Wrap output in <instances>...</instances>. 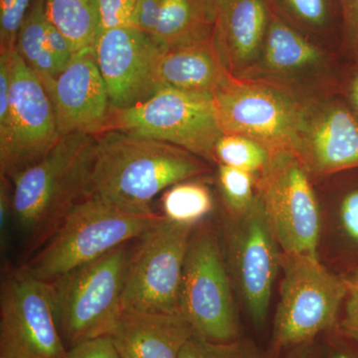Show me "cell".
Wrapping results in <instances>:
<instances>
[{
    "mask_svg": "<svg viewBox=\"0 0 358 358\" xmlns=\"http://www.w3.org/2000/svg\"><path fill=\"white\" fill-rule=\"evenodd\" d=\"M229 248L233 273L254 324L265 322L273 287L281 268V247L260 199L230 222Z\"/></svg>",
    "mask_w": 358,
    "mask_h": 358,
    "instance_id": "5bb4252c",
    "label": "cell"
},
{
    "mask_svg": "<svg viewBox=\"0 0 358 358\" xmlns=\"http://www.w3.org/2000/svg\"><path fill=\"white\" fill-rule=\"evenodd\" d=\"M34 0H0V53L15 51L21 26Z\"/></svg>",
    "mask_w": 358,
    "mask_h": 358,
    "instance_id": "f1b7e54d",
    "label": "cell"
},
{
    "mask_svg": "<svg viewBox=\"0 0 358 358\" xmlns=\"http://www.w3.org/2000/svg\"><path fill=\"white\" fill-rule=\"evenodd\" d=\"M217 0H164L152 36L164 49L211 41Z\"/></svg>",
    "mask_w": 358,
    "mask_h": 358,
    "instance_id": "ffe728a7",
    "label": "cell"
},
{
    "mask_svg": "<svg viewBox=\"0 0 358 358\" xmlns=\"http://www.w3.org/2000/svg\"><path fill=\"white\" fill-rule=\"evenodd\" d=\"M200 157L183 148L119 131L94 136L84 197L150 211L159 193L206 173Z\"/></svg>",
    "mask_w": 358,
    "mask_h": 358,
    "instance_id": "6da1fadb",
    "label": "cell"
},
{
    "mask_svg": "<svg viewBox=\"0 0 358 358\" xmlns=\"http://www.w3.org/2000/svg\"><path fill=\"white\" fill-rule=\"evenodd\" d=\"M66 358H121L110 334L88 339L72 346Z\"/></svg>",
    "mask_w": 358,
    "mask_h": 358,
    "instance_id": "1f68e13d",
    "label": "cell"
},
{
    "mask_svg": "<svg viewBox=\"0 0 358 358\" xmlns=\"http://www.w3.org/2000/svg\"><path fill=\"white\" fill-rule=\"evenodd\" d=\"M296 358H301V357H296Z\"/></svg>",
    "mask_w": 358,
    "mask_h": 358,
    "instance_id": "60d3db41",
    "label": "cell"
},
{
    "mask_svg": "<svg viewBox=\"0 0 358 358\" xmlns=\"http://www.w3.org/2000/svg\"><path fill=\"white\" fill-rule=\"evenodd\" d=\"M0 233H1V246L4 248L7 241V233L13 219V187L11 182L6 176H0Z\"/></svg>",
    "mask_w": 358,
    "mask_h": 358,
    "instance_id": "d590c367",
    "label": "cell"
},
{
    "mask_svg": "<svg viewBox=\"0 0 358 358\" xmlns=\"http://www.w3.org/2000/svg\"><path fill=\"white\" fill-rule=\"evenodd\" d=\"M299 159L308 171L322 176L358 169L357 120L341 107L307 117Z\"/></svg>",
    "mask_w": 358,
    "mask_h": 358,
    "instance_id": "2e32d148",
    "label": "cell"
},
{
    "mask_svg": "<svg viewBox=\"0 0 358 358\" xmlns=\"http://www.w3.org/2000/svg\"><path fill=\"white\" fill-rule=\"evenodd\" d=\"M103 30L129 26L136 0H99Z\"/></svg>",
    "mask_w": 358,
    "mask_h": 358,
    "instance_id": "4dcf8cb0",
    "label": "cell"
},
{
    "mask_svg": "<svg viewBox=\"0 0 358 358\" xmlns=\"http://www.w3.org/2000/svg\"><path fill=\"white\" fill-rule=\"evenodd\" d=\"M180 313L194 334L217 343L236 341L239 327L220 245L209 228L193 232L186 256Z\"/></svg>",
    "mask_w": 358,
    "mask_h": 358,
    "instance_id": "9c48e42d",
    "label": "cell"
},
{
    "mask_svg": "<svg viewBox=\"0 0 358 358\" xmlns=\"http://www.w3.org/2000/svg\"><path fill=\"white\" fill-rule=\"evenodd\" d=\"M263 47L266 67L275 72L305 69L322 59V54L315 45L275 18L268 23Z\"/></svg>",
    "mask_w": 358,
    "mask_h": 358,
    "instance_id": "cb8c5ba5",
    "label": "cell"
},
{
    "mask_svg": "<svg viewBox=\"0 0 358 358\" xmlns=\"http://www.w3.org/2000/svg\"><path fill=\"white\" fill-rule=\"evenodd\" d=\"M47 41L56 66L61 73L69 64L75 52L69 40L49 20H47Z\"/></svg>",
    "mask_w": 358,
    "mask_h": 358,
    "instance_id": "836d02e7",
    "label": "cell"
},
{
    "mask_svg": "<svg viewBox=\"0 0 358 358\" xmlns=\"http://www.w3.org/2000/svg\"><path fill=\"white\" fill-rule=\"evenodd\" d=\"M93 138L66 134L43 159L10 179L13 220L32 250L83 199Z\"/></svg>",
    "mask_w": 358,
    "mask_h": 358,
    "instance_id": "7a4b0ae2",
    "label": "cell"
},
{
    "mask_svg": "<svg viewBox=\"0 0 358 358\" xmlns=\"http://www.w3.org/2000/svg\"><path fill=\"white\" fill-rule=\"evenodd\" d=\"M0 352L66 358L46 282L24 268L7 273L0 300Z\"/></svg>",
    "mask_w": 358,
    "mask_h": 358,
    "instance_id": "7c38bea8",
    "label": "cell"
},
{
    "mask_svg": "<svg viewBox=\"0 0 358 358\" xmlns=\"http://www.w3.org/2000/svg\"><path fill=\"white\" fill-rule=\"evenodd\" d=\"M0 358H30L24 357V355H14V353L0 352Z\"/></svg>",
    "mask_w": 358,
    "mask_h": 358,
    "instance_id": "ab89813d",
    "label": "cell"
},
{
    "mask_svg": "<svg viewBox=\"0 0 358 358\" xmlns=\"http://www.w3.org/2000/svg\"><path fill=\"white\" fill-rule=\"evenodd\" d=\"M159 76L162 87L212 94L232 75L224 69L209 41L164 51Z\"/></svg>",
    "mask_w": 358,
    "mask_h": 358,
    "instance_id": "d6986e66",
    "label": "cell"
},
{
    "mask_svg": "<svg viewBox=\"0 0 358 358\" xmlns=\"http://www.w3.org/2000/svg\"><path fill=\"white\" fill-rule=\"evenodd\" d=\"M286 2L294 13L308 24L322 25L327 20V0H286Z\"/></svg>",
    "mask_w": 358,
    "mask_h": 358,
    "instance_id": "e575fe53",
    "label": "cell"
},
{
    "mask_svg": "<svg viewBox=\"0 0 358 358\" xmlns=\"http://www.w3.org/2000/svg\"><path fill=\"white\" fill-rule=\"evenodd\" d=\"M284 278L274 322L275 345H300L338 324L345 305L343 275L331 272L319 256L282 253Z\"/></svg>",
    "mask_w": 358,
    "mask_h": 358,
    "instance_id": "8992f818",
    "label": "cell"
},
{
    "mask_svg": "<svg viewBox=\"0 0 358 358\" xmlns=\"http://www.w3.org/2000/svg\"><path fill=\"white\" fill-rule=\"evenodd\" d=\"M343 277L348 293L341 329L358 352V268L343 275Z\"/></svg>",
    "mask_w": 358,
    "mask_h": 358,
    "instance_id": "f546056e",
    "label": "cell"
},
{
    "mask_svg": "<svg viewBox=\"0 0 358 358\" xmlns=\"http://www.w3.org/2000/svg\"><path fill=\"white\" fill-rule=\"evenodd\" d=\"M131 250L117 247L91 262L46 282L61 338L67 350L107 336L122 313L124 275Z\"/></svg>",
    "mask_w": 358,
    "mask_h": 358,
    "instance_id": "277c9868",
    "label": "cell"
},
{
    "mask_svg": "<svg viewBox=\"0 0 358 358\" xmlns=\"http://www.w3.org/2000/svg\"><path fill=\"white\" fill-rule=\"evenodd\" d=\"M282 253L319 256L322 212L308 176L296 155H273L261 173L257 195Z\"/></svg>",
    "mask_w": 358,
    "mask_h": 358,
    "instance_id": "30bf717a",
    "label": "cell"
},
{
    "mask_svg": "<svg viewBox=\"0 0 358 358\" xmlns=\"http://www.w3.org/2000/svg\"><path fill=\"white\" fill-rule=\"evenodd\" d=\"M343 6L346 27L355 44L358 45V0H339Z\"/></svg>",
    "mask_w": 358,
    "mask_h": 358,
    "instance_id": "8d00e7d4",
    "label": "cell"
},
{
    "mask_svg": "<svg viewBox=\"0 0 358 358\" xmlns=\"http://www.w3.org/2000/svg\"><path fill=\"white\" fill-rule=\"evenodd\" d=\"M264 0H217L211 44L224 69L236 77L255 60L267 33Z\"/></svg>",
    "mask_w": 358,
    "mask_h": 358,
    "instance_id": "e0dca14e",
    "label": "cell"
},
{
    "mask_svg": "<svg viewBox=\"0 0 358 358\" xmlns=\"http://www.w3.org/2000/svg\"><path fill=\"white\" fill-rule=\"evenodd\" d=\"M219 185L226 207L231 216L241 215L255 201L254 196V174L219 164Z\"/></svg>",
    "mask_w": 358,
    "mask_h": 358,
    "instance_id": "4316f807",
    "label": "cell"
},
{
    "mask_svg": "<svg viewBox=\"0 0 358 358\" xmlns=\"http://www.w3.org/2000/svg\"><path fill=\"white\" fill-rule=\"evenodd\" d=\"M162 215L169 221L195 227L214 208L210 189L199 181H181L162 193Z\"/></svg>",
    "mask_w": 358,
    "mask_h": 358,
    "instance_id": "d4e9b609",
    "label": "cell"
},
{
    "mask_svg": "<svg viewBox=\"0 0 358 358\" xmlns=\"http://www.w3.org/2000/svg\"><path fill=\"white\" fill-rule=\"evenodd\" d=\"M193 229L164 217L131 252L122 294V310L180 313L183 271Z\"/></svg>",
    "mask_w": 358,
    "mask_h": 358,
    "instance_id": "ba28073f",
    "label": "cell"
},
{
    "mask_svg": "<svg viewBox=\"0 0 358 358\" xmlns=\"http://www.w3.org/2000/svg\"><path fill=\"white\" fill-rule=\"evenodd\" d=\"M95 50L112 109L134 107L162 88L159 63L166 50L152 35L131 25L110 28Z\"/></svg>",
    "mask_w": 358,
    "mask_h": 358,
    "instance_id": "4fadbf2b",
    "label": "cell"
},
{
    "mask_svg": "<svg viewBox=\"0 0 358 358\" xmlns=\"http://www.w3.org/2000/svg\"><path fill=\"white\" fill-rule=\"evenodd\" d=\"M193 334L181 313L122 310L110 336L121 358H179Z\"/></svg>",
    "mask_w": 358,
    "mask_h": 358,
    "instance_id": "ac0fdd59",
    "label": "cell"
},
{
    "mask_svg": "<svg viewBox=\"0 0 358 358\" xmlns=\"http://www.w3.org/2000/svg\"><path fill=\"white\" fill-rule=\"evenodd\" d=\"M61 136L106 131L112 106L96 64L95 49L78 52L56 79L50 94Z\"/></svg>",
    "mask_w": 358,
    "mask_h": 358,
    "instance_id": "9a60e30c",
    "label": "cell"
},
{
    "mask_svg": "<svg viewBox=\"0 0 358 358\" xmlns=\"http://www.w3.org/2000/svg\"><path fill=\"white\" fill-rule=\"evenodd\" d=\"M326 241L339 275L358 268V185L348 188L327 216Z\"/></svg>",
    "mask_w": 358,
    "mask_h": 358,
    "instance_id": "44dd1931",
    "label": "cell"
},
{
    "mask_svg": "<svg viewBox=\"0 0 358 358\" xmlns=\"http://www.w3.org/2000/svg\"><path fill=\"white\" fill-rule=\"evenodd\" d=\"M164 0H136L131 26L154 35Z\"/></svg>",
    "mask_w": 358,
    "mask_h": 358,
    "instance_id": "d6a6232c",
    "label": "cell"
},
{
    "mask_svg": "<svg viewBox=\"0 0 358 358\" xmlns=\"http://www.w3.org/2000/svg\"><path fill=\"white\" fill-rule=\"evenodd\" d=\"M47 20L44 0H34L21 26L15 50L50 96L60 72L47 41Z\"/></svg>",
    "mask_w": 358,
    "mask_h": 358,
    "instance_id": "603a6c76",
    "label": "cell"
},
{
    "mask_svg": "<svg viewBox=\"0 0 358 358\" xmlns=\"http://www.w3.org/2000/svg\"><path fill=\"white\" fill-rule=\"evenodd\" d=\"M179 358H262L250 343L233 341L217 343L193 334Z\"/></svg>",
    "mask_w": 358,
    "mask_h": 358,
    "instance_id": "83f0119b",
    "label": "cell"
},
{
    "mask_svg": "<svg viewBox=\"0 0 358 358\" xmlns=\"http://www.w3.org/2000/svg\"><path fill=\"white\" fill-rule=\"evenodd\" d=\"M331 358H358L357 350H338L333 353Z\"/></svg>",
    "mask_w": 358,
    "mask_h": 358,
    "instance_id": "74e56055",
    "label": "cell"
},
{
    "mask_svg": "<svg viewBox=\"0 0 358 358\" xmlns=\"http://www.w3.org/2000/svg\"><path fill=\"white\" fill-rule=\"evenodd\" d=\"M164 217L152 210H134L95 199H82L23 268L40 281H53L138 239Z\"/></svg>",
    "mask_w": 358,
    "mask_h": 358,
    "instance_id": "3957f363",
    "label": "cell"
},
{
    "mask_svg": "<svg viewBox=\"0 0 358 358\" xmlns=\"http://www.w3.org/2000/svg\"><path fill=\"white\" fill-rule=\"evenodd\" d=\"M212 96L223 134L251 138L273 155L288 152L299 157L307 117L288 95L230 76Z\"/></svg>",
    "mask_w": 358,
    "mask_h": 358,
    "instance_id": "52a82bcc",
    "label": "cell"
},
{
    "mask_svg": "<svg viewBox=\"0 0 358 358\" xmlns=\"http://www.w3.org/2000/svg\"><path fill=\"white\" fill-rule=\"evenodd\" d=\"M272 157L267 148L239 134H223L214 148V160L219 164L252 174L263 173Z\"/></svg>",
    "mask_w": 358,
    "mask_h": 358,
    "instance_id": "484cf974",
    "label": "cell"
},
{
    "mask_svg": "<svg viewBox=\"0 0 358 358\" xmlns=\"http://www.w3.org/2000/svg\"><path fill=\"white\" fill-rule=\"evenodd\" d=\"M107 131L162 141L207 160H214L223 134L211 93L164 86L138 105L112 109Z\"/></svg>",
    "mask_w": 358,
    "mask_h": 358,
    "instance_id": "5b68a950",
    "label": "cell"
},
{
    "mask_svg": "<svg viewBox=\"0 0 358 358\" xmlns=\"http://www.w3.org/2000/svg\"><path fill=\"white\" fill-rule=\"evenodd\" d=\"M62 138L43 84L17 52L11 56L10 113L0 131V173L9 180L43 159Z\"/></svg>",
    "mask_w": 358,
    "mask_h": 358,
    "instance_id": "8fae6325",
    "label": "cell"
},
{
    "mask_svg": "<svg viewBox=\"0 0 358 358\" xmlns=\"http://www.w3.org/2000/svg\"><path fill=\"white\" fill-rule=\"evenodd\" d=\"M350 95H352L353 105H355V109H357L358 113V76L355 77L352 81Z\"/></svg>",
    "mask_w": 358,
    "mask_h": 358,
    "instance_id": "f35d334b",
    "label": "cell"
},
{
    "mask_svg": "<svg viewBox=\"0 0 358 358\" xmlns=\"http://www.w3.org/2000/svg\"><path fill=\"white\" fill-rule=\"evenodd\" d=\"M47 17L65 35L75 54L96 49L103 32L99 0H44Z\"/></svg>",
    "mask_w": 358,
    "mask_h": 358,
    "instance_id": "7402d4cb",
    "label": "cell"
}]
</instances>
